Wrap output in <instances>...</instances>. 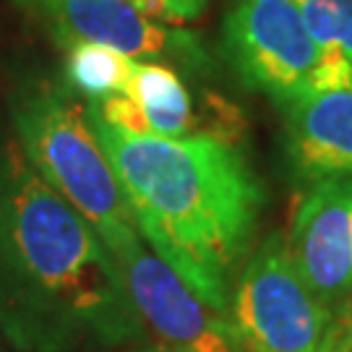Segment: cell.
<instances>
[{"label":"cell","mask_w":352,"mask_h":352,"mask_svg":"<svg viewBox=\"0 0 352 352\" xmlns=\"http://www.w3.org/2000/svg\"><path fill=\"white\" fill-rule=\"evenodd\" d=\"M0 329L24 352L144 331L113 253L19 144L0 151Z\"/></svg>","instance_id":"1"},{"label":"cell","mask_w":352,"mask_h":352,"mask_svg":"<svg viewBox=\"0 0 352 352\" xmlns=\"http://www.w3.org/2000/svg\"><path fill=\"white\" fill-rule=\"evenodd\" d=\"M89 118L141 240L204 305L230 314V277L251 245L264 204L248 157L219 136H131Z\"/></svg>","instance_id":"2"},{"label":"cell","mask_w":352,"mask_h":352,"mask_svg":"<svg viewBox=\"0 0 352 352\" xmlns=\"http://www.w3.org/2000/svg\"><path fill=\"white\" fill-rule=\"evenodd\" d=\"M13 123L29 164L87 219L115 261L144 245L87 104L63 89L32 84L13 97Z\"/></svg>","instance_id":"3"},{"label":"cell","mask_w":352,"mask_h":352,"mask_svg":"<svg viewBox=\"0 0 352 352\" xmlns=\"http://www.w3.org/2000/svg\"><path fill=\"white\" fill-rule=\"evenodd\" d=\"M230 324L248 352H329L337 337L327 305L302 282L287 240L277 232L240 272L230 295Z\"/></svg>","instance_id":"4"},{"label":"cell","mask_w":352,"mask_h":352,"mask_svg":"<svg viewBox=\"0 0 352 352\" xmlns=\"http://www.w3.org/2000/svg\"><path fill=\"white\" fill-rule=\"evenodd\" d=\"M222 52L248 87L282 107L314 94L324 55L292 0H232Z\"/></svg>","instance_id":"5"},{"label":"cell","mask_w":352,"mask_h":352,"mask_svg":"<svg viewBox=\"0 0 352 352\" xmlns=\"http://www.w3.org/2000/svg\"><path fill=\"white\" fill-rule=\"evenodd\" d=\"M32 8L47 16L60 45L94 42L133 60L167 63L175 71L212 74L214 60L199 34L154 21L128 0H37Z\"/></svg>","instance_id":"6"},{"label":"cell","mask_w":352,"mask_h":352,"mask_svg":"<svg viewBox=\"0 0 352 352\" xmlns=\"http://www.w3.org/2000/svg\"><path fill=\"white\" fill-rule=\"evenodd\" d=\"M131 302L167 352H238L240 342L222 314L204 305L160 256L139 245L118 261Z\"/></svg>","instance_id":"7"},{"label":"cell","mask_w":352,"mask_h":352,"mask_svg":"<svg viewBox=\"0 0 352 352\" xmlns=\"http://www.w3.org/2000/svg\"><path fill=\"white\" fill-rule=\"evenodd\" d=\"M287 251L318 300H342L352 289V180H318L300 201Z\"/></svg>","instance_id":"8"},{"label":"cell","mask_w":352,"mask_h":352,"mask_svg":"<svg viewBox=\"0 0 352 352\" xmlns=\"http://www.w3.org/2000/svg\"><path fill=\"white\" fill-rule=\"evenodd\" d=\"M87 107L104 126L131 136H204V123L196 115L193 94L183 84L180 71L167 63L136 60L128 87L120 94L100 102H87Z\"/></svg>","instance_id":"9"},{"label":"cell","mask_w":352,"mask_h":352,"mask_svg":"<svg viewBox=\"0 0 352 352\" xmlns=\"http://www.w3.org/2000/svg\"><path fill=\"white\" fill-rule=\"evenodd\" d=\"M285 110V146L302 180H352V84L314 91Z\"/></svg>","instance_id":"10"},{"label":"cell","mask_w":352,"mask_h":352,"mask_svg":"<svg viewBox=\"0 0 352 352\" xmlns=\"http://www.w3.org/2000/svg\"><path fill=\"white\" fill-rule=\"evenodd\" d=\"M136 60L123 52L94 45V42H71L65 45V81L68 87L100 102L120 94L128 87Z\"/></svg>","instance_id":"11"},{"label":"cell","mask_w":352,"mask_h":352,"mask_svg":"<svg viewBox=\"0 0 352 352\" xmlns=\"http://www.w3.org/2000/svg\"><path fill=\"white\" fill-rule=\"evenodd\" d=\"M308 34L321 50L340 52L352 63V0H292Z\"/></svg>","instance_id":"12"},{"label":"cell","mask_w":352,"mask_h":352,"mask_svg":"<svg viewBox=\"0 0 352 352\" xmlns=\"http://www.w3.org/2000/svg\"><path fill=\"white\" fill-rule=\"evenodd\" d=\"M128 3L154 21L173 26L199 19L209 6V0H128Z\"/></svg>","instance_id":"13"},{"label":"cell","mask_w":352,"mask_h":352,"mask_svg":"<svg viewBox=\"0 0 352 352\" xmlns=\"http://www.w3.org/2000/svg\"><path fill=\"white\" fill-rule=\"evenodd\" d=\"M329 352H352V350L340 340V334H337V337H334V342H331V350H329Z\"/></svg>","instance_id":"14"},{"label":"cell","mask_w":352,"mask_h":352,"mask_svg":"<svg viewBox=\"0 0 352 352\" xmlns=\"http://www.w3.org/2000/svg\"><path fill=\"white\" fill-rule=\"evenodd\" d=\"M16 3H24V6H34L37 0H16Z\"/></svg>","instance_id":"15"},{"label":"cell","mask_w":352,"mask_h":352,"mask_svg":"<svg viewBox=\"0 0 352 352\" xmlns=\"http://www.w3.org/2000/svg\"><path fill=\"white\" fill-rule=\"evenodd\" d=\"M144 352H167V350H144Z\"/></svg>","instance_id":"16"}]
</instances>
